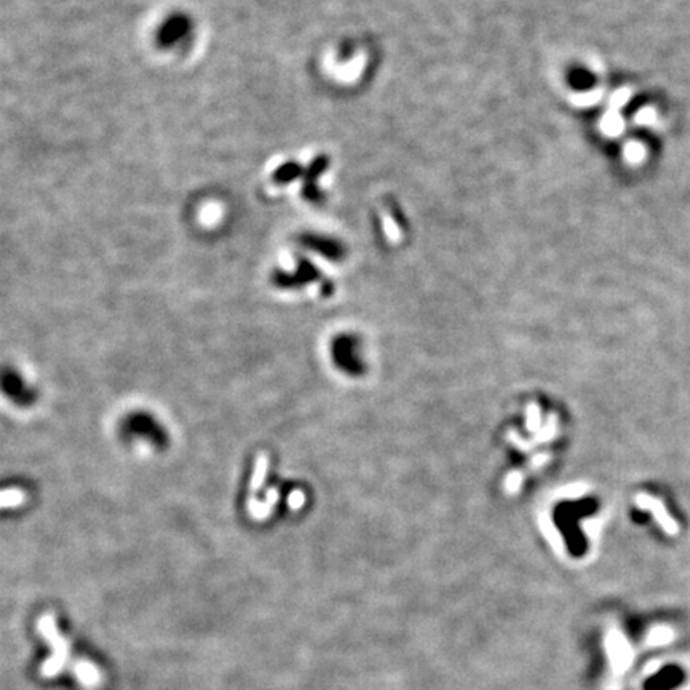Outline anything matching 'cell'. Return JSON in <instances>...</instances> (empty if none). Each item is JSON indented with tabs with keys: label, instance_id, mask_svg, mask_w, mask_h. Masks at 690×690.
I'll list each match as a JSON object with an SVG mask.
<instances>
[{
	"label": "cell",
	"instance_id": "obj_3",
	"mask_svg": "<svg viewBox=\"0 0 690 690\" xmlns=\"http://www.w3.org/2000/svg\"><path fill=\"white\" fill-rule=\"evenodd\" d=\"M24 500V494L19 489L0 492V507H17Z\"/></svg>",
	"mask_w": 690,
	"mask_h": 690
},
{
	"label": "cell",
	"instance_id": "obj_2",
	"mask_svg": "<svg viewBox=\"0 0 690 690\" xmlns=\"http://www.w3.org/2000/svg\"><path fill=\"white\" fill-rule=\"evenodd\" d=\"M684 681V671L679 667L669 664V667L660 669L657 674L644 684L646 690H673L679 687Z\"/></svg>",
	"mask_w": 690,
	"mask_h": 690
},
{
	"label": "cell",
	"instance_id": "obj_1",
	"mask_svg": "<svg viewBox=\"0 0 690 690\" xmlns=\"http://www.w3.org/2000/svg\"><path fill=\"white\" fill-rule=\"evenodd\" d=\"M190 23L184 14H174L166 19L159 31V42L162 47H174L187 37Z\"/></svg>",
	"mask_w": 690,
	"mask_h": 690
}]
</instances>
